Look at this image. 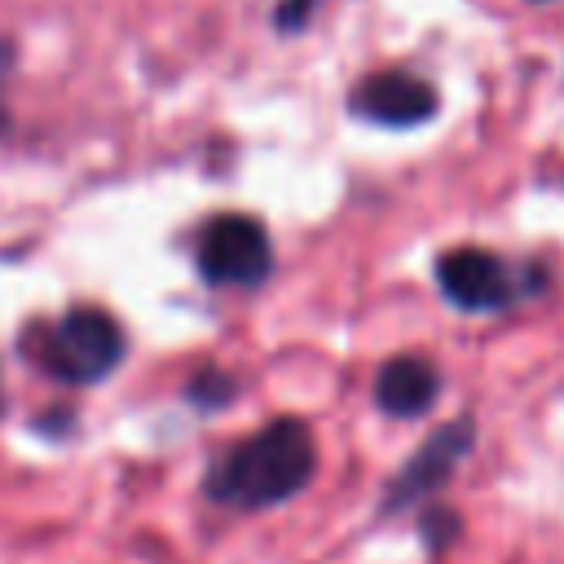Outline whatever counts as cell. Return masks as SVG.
Wrapping results in <instances>:
<instances>
[{"mask_svg": "<svg viewBox=\"0 0 564 564\" xmlns=\"http://www.w3.org/2000/svg\"><path fill=\"white\" fill-rule=\"evenodd\" d=\"M317 480L313 427L295 414H278L256 432L225 445L203 471V498L229 511H269L300 498Z\"/></svg>", "mask_w": 564, "mask_h": 564, "instance_id": "cell-1", "label": "cell"}, {"mask_svg": "<svg viewBox=\"0 0 564 564\" xmlns=\"http://www.w3.org/2000/svg\"><path fill=\"white\" fill-rule=\"evenodd\" d=\"M432 282L449 308H458L467 317H489V313H507L524 300H542L555 286V273L542 260L511 264L494 247L458 242V247L436 251Z\"/></svg>", "mask_w": 564, "mask_h": 564, "instance_id": "cell-2", "label": "cell"}, {"mask_svg": "<svg viewBox=\"0 0 564 564\" xmlns=\"http://www.w3.org/2000/svg\"><path fill=\"white\" fill-rule=\"evenodd\" d=\"M31 357L57 383L84 388V383H101L119 370V361L128 357V335L115 313H106L97 304H75L57 322L40 326V335L31 339Z\"/></svg>", "mask_w": 564, "mask_h": 564, "instance_id": "cell-3", "label": "cell"}, {"mask_svg": "<svg viewBox=\"0 0 564 564\" xmlns=\"http://www.w3.org/2000/svg\"><path fill=\"white\" fill-rule=\"evenodd\" d=\"M194 269L212 291H260L278 269L273 234L251 212H216L194 238Z\"/></svg>", "mask_w": 564, "mask_h": 564, "instance_id": "cell-4", "label": "cell"}, {"mask_svg": "<svg viewBox=\"0 0 564 564\" xmlns=\"http://www.w3.org/2000/svg\"><path fill=\"white\" fill-rule=\"evenodd\" d=\"M471 449H476V414H454L441 427H432L427 441L383 485L379 516H401V511H414V507L432 502L454 480V471L471 458Z\"/></svg>", "mask_w": 564, "mask_h": 564, "instance_id": "cell-5", "label": "cell"}, {"mask_svg": "<svg viewBox=\"0 0 564 564\" xmlns=\"http://www.w3.org/2000/svg\"><path fill=\"white\" fill-rule=\"evenodd\" d=\"M344 110L366 128L414 132L441 115V88L410 66H379L348 84Z\"/></svg>", "mask_w": 564, "mask_h": 564, "instance_id": "cell-6", "label": "cell"}, {"mask_svg": "<svg viewBox=\"0 0 564 564\" xmlns=\"http://www.w3.org/2000/svg\"><path fill=\"white\" fill-rule=\"evenodd\" d=\"M445 392V379H441V366L423 352H397L388 357L379 370H375V410L388 414V419H423Z\"/></svg>", "mask_w": 564, "mask_h": 564, "instance_id": "cell-7", "label": "cell"}, {"mask_svg": "<svg viewBox=\"0 0 564 564\" xmlns=\"http://www.w3.org/2000/svg\"><path fill=\"white\" fill-rule=\"evenodd\" d=\"M185 405L189 410H198V414H220V410H229L238 397H242V383H238V375H229L225 366H203L189 383H185Z\"/></svg>", "mask_w": 564, "mask_h": 564, "instance_id": "cell-8", "label": "cell"}, {"mask_svg": "<svg viewBox=\"0 0 564 564\" xmlns=\"http://www.w3.org/2000/svg\"><path fill=\"white\" fill-rule=\"evenodd\" d=\"M419 538H423L427 555L441 560L449 546H458V538H463V516H458L454 507L423 502V507H419Z\"/></svg>", "mask_w": 564, "mask_h": 564, "instance_id": "cell-9", "label": "cell"}, {"mask_svg": "<svg viewBox=\"0 0 564 564\" xmlns=\"http://www.w3.org/2000/svg\"><path fill=\"white\" fill-rule=\"evenodd\" d=\"M317 4H322V0H273L269 26H273L278 35H304V31L313 26V18H317Z\"/></svg>", "mask_w": 564, "mask_h": 564, "instance_id": "cell-10", "label": "cell"}, {"mask_svg": "<svg viewBox=\"0 0 564 564\" xmlns=\"http://www.w3.org/2000/svg\"><path fill=\"white\" fill-rule=\"evenodd\" d=\"M529 4H555V0H529Z\"/></svg>", "mask_w": 564, "mask_h": 564, "instance_id": "cell-11", "label": "cell"}]
</instances>
